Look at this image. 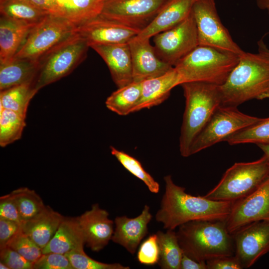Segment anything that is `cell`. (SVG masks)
I'll list each match as a JSON object with an SVG mask.
<instances>
[{
  "label": "cell",
  "instance_id": "cell-1",
  "mask_svg": "<svg viewBox=\"0 0 269 269\" xmlns=\"http://www.w3.org/2000/svg\"><path fill=\"white\" fill-rule=\"evenodd\" d=\"M163 179L165 191L155 219L163 224L164 229L174 230L190 221L224 220L228 217L232 202L188 194L184 187L174 183L170 175L165 176Z\"/></svg>",
  "mask_w": 269,
  "mask_h": 269
},
{
  "label": "cell",
  "instance_id": "cell-2",
  "mask_svg": "<svg viewBox=\"0 0 269 269\" xmlns=\"http://www.w3.org/2000/svg\"><path fill=\"white\" fill-rule=\"evenodd\" d=\"M219 90L222 106L237 107L251 100L269 99V60L244 51Z\"/></svg>",
  "mask_w": 269,
  "mask_h": 269
},
{
  "label": "cell",
  "instance_id": "cell-3",
  "mask_svg": "<svg viewBox=\"0 0 269 269\" xmlns=\"http://www.w3.org/2000/svg\"><path fill=\"white\" fill-rule=\"evenodd\" d=\"M176 235L183 253L197 261L235 255L226 220L190 221L179 226Z\"/></svg>",
  "mask_w": 269,
  "mask_h": 269
},
{
  "label": "cell",
  "instance_id": "cell-4",
  "mask_svg": "<svg viewBox=\"0 0 269 269\" xmlns=\"http://www.w3.org/2000/svg\"><path fill=\"white\" fill-rule=\"evenodd\" d=\"M185 107L179 137V150L183 157L190 155L191 145L216 109L222 105L219 85L193 81L181 85Z\"/></svg>",
  "mask_w": 269,
  "mask_h": 269
},
{
  "label": "cell",
  "instance_id": "cell-5",
  "mask_svg": "<svg viewBox=\"0 0 269 269\" xmlns=\"http://www.w3.org/2000/svg\"><path fill=\"white\" fill-rule=\"evenodd\" d=\"M239 55L205 45H198L174 67L183 83L204 82L223 84L239 62Z\"/></svg>",
  "mask_w": 269,
  "mask_h": 269
},
{
  "label": "cell",
  "instance_id": "cell-6",
  "mask_svg": "<svg viewBox=\"0 0 269 269\" xmlns=\"http://www.w3.org/2000/svg\"><path fill=\"white\" fill-rule=\"evenodd\" d=\"M269 176V162L264 156L252 162H236L204 196L213 200L233 202L252 193Z\"/></svg>",
  "mask_w": 269,
  "mask_h": 269
},
{
  "label": "cell",
  "instance_id": "cell-7",
  "mask_svg": "<svg viewBox=\"0 0 269 269\" xmlns=\"http://www.w3.org/2000/svg\"><path fill=\"white\" fill-rule=\"evenodd\" d=\"M89 47L76 32L54 47L38 61L36 89L39 91L70 74L86 58Z\"/></svg>",
  "mask_w": 269,
  "mask_h": 269
},
{
  "label": "cell",
  "instance_id": "cell-8",
  "mask_svg": "<svg viewBox=\"0 0 269 269\" xmlns=\"http://www.w3.org/2000/svg\"><path fill=\"white\" fill-rule=\"evenodd\" d=\"M76 27L65 19L49 14L31 29L14 58L38 61L54 47L75 33Z\"/></svg>",
  "mask_w": 269,
  "mask_h": 269
},
{
  "label": "cell",
  "instance_id": "cell-9",
  "mask_svg": "<svg viewBox=\"0 0 269 269\" xmlns=\"http://www.w3.org/2000/svg\"><path fill=\"white\" fill-rule=\"evenodd\" d=\"M261 119L244 114L235 107L220 106L193 141L190 155L224 141L228 136L256 123Z\"/></svg>",
  "mask_w": 269,
  "mask_h": 269
},
{
  "label": "cell",
  "instance_id": "cell-10",
  "mask_svg": "<svg viewBox=\"0 0 269 269\" xmlns=\"http://www.w3.org/2000/svg\"><path fill=\"white\" fill-rule=\"evenodd\" d=\"M191 12L196 26L199 45L238 55L244 51L234 41L222 23L214 0H195Z\"/></svg>",
  "mask_w": 269,
  "mask_h": 269
},
{
  "label": "cell",
  "instance_id": "cell-11",
  "mask_svg": "<svg viewBox=\"0 0 269 269\" xmlns=\"http://www.w3.org/2000/svg\"><path fill=\"white\" fill-rule=\"evenodd\" d=\"M153 37L156 54L162 60L172 67L199 45L192 12L179 24Z\"/></svg>",
  "mask_w": 269,
  "mask_h": 269
},
{
  "label": "cell",
  "instance_id": "cell-12",
  "mask_svg": "<svg viewBox=\"0 0 269 269\" xmlns=\"http://www.w3.org/2000/svg\"><path fill=\"white\" fill-rule=\"evenodd\" d=\"M169 0H107L100 16L140 31Z\"/></svg>",
  "mask_w": 269,
  "mask_h": 269
},
{
  "label": "cell",
  "instance_id": "cell-13",
  "mask_svg": "<svg viewBox=\"0 0 269 269\" xmlns=\"http://www.w3.org/2000/svg\"><path fill=\"white\" fill-rule=\"evenodd\" d=\"M264 220L269 221V176L252 193L233 202L226 224L232 234L247 224Z\"/></svg>",
  "mask_w": 269,
  "mask_h": 269
},
{
  "label": "cell",
  "instance_id": "cell-14",
  "mask_svg": "<svg viewBox=\"0 0 269 269\" xmlns=\"http://www.w3.org/2000/svg\"><path fill=\"white\" fill-rule=\"evenodd\" d=\"M235 255L244 269L252 267L261 257L269 252V221L247 224L232 234Z\"/></svg>",
  "mask_w": 269,
  "mask_h": 269
},
{
  "label": "cell",
  "instance_id": "cell-15",
  "mask_svg": "<svg viewBox=\"0 0 269 269\" xmlns=\"http://www.w3.org/2000/svg\"><path fill=\"white\" fill-rule=\"evenodd\" d=\"M75 32L90 47L94 44L127 43L140 31L99 15L77 26Z\"/></svg>",
  "mask_w": 269,
  "mask_h": 269
},
{
  "label": "cell",
  "instance_id": "cell-16",
  "mask_svg": "<svg viewBox=\"0 0 269 269\" xmlns=\"http://www.w3.org/2000/svg\"><path fill=\"white\" fill-rule=\"evenodd\" d=\"M133 81L142 82L160 76L173 67L162 60L150 43V38L136 36L129 42Z\"/></svg>",
  "mask_w": 269,
  "mask_h": 269
},
{
  "label": "cell",
  "instance_id": "cell-17",
  "mask_svg": "<svg viewBox=\"0 0 269 269\" xmlns=\"http://www.w3.org/2000/svg\"><path fill=\"white\" fill-rule=\"evenodd\" d=\"M84 238L85 243L94 252H99L111 240L114 222L109 218L108 212L93 204L90 210L76 217Z\"/></svg>",
  "mask_w": 269,
  "mask_h": 269
},
{
  "label": "cell",
  "instance_id": "cell-18",
  "mask_svg": "<svg viewBox=\"0 0 269 269\" xmlns=\"http://www.w3.org/2000/svg\"><path fill=\"white\" fill-rule=\"evenodd\" d=\"M152 216L150 207L145 205L137 217L130 218L126 216L117 217L114 220L115 228L111 240L134 255L142 240L148 233V224Z\"/></svg>",
  "mask_w": 269,
  "mask_h": 269
},
{
  "label": "cell",
  "instance_id": "cell-19",
  "mask_svg": "<svg viewBox=\"0 0 269 269\" xmlns=\"http://www.w3.org/2000/svg\"><path fill=\"white\" fill-rule=\"evenodd\" d=\"M90 47L104 60L118 88L134 81L132 55L129 43L94 44Z\"/></svg>",
  "mask_w": 269,
  "mask_h": 269
},
{
  "label": "cell",
  "instance_id": "cell-20",
  "mask_svg": "<svg viewBox=\"0 0 269 269\" xmlns=\"http://www.w3.org/2000/svg\"><path fill=\"white\" fill-rule=\"evenodd\" d=\"M183 83L181 76L174 67L160 76L142 81L141 96L133 113L161 104L173 88Z\"/></svg>",
  "mask_w": 269,
  "mask_h": 269
},
{
  "label": "cell",
  "instance_id": "cell-21",
  "mask_svg": "<svg viewBox=\"0 0 269 269\" xmlns=\"http://www.w3.org/2000/svg\"><path fill=\"white\" fill-rule=\"evenodd\" d=\"M195 0H169L152 21L137 36L151 38L179 24L190 14Z\"/></svg>",
  "mask_w": 269,
  "mask_h": 269
},
{
  "label": "cell",
  "instance_id": "cell-22",
  "mask_svg": "<svg viewBox=\"0 0 269 269\" xmlns=\"http://www.w3.org/2000/svg\"><path fill=\"white\" fill-rule=\"evenodd\" d=\"M35 25L0 16V64L8 62L15 57Z\"/></svg>",
  "mask_w": 269,
  "mask_h": 269
},
{
  "label": "cell",
  "instance_id": "cell-23",
  "mask_svg": "<svg viewBox=\"0 0 269 269\" xmlns=\"http://www.w3.org/2000/svg\"><path fill=\"white\" fill-rule=\"evenodd\" d=\"M107 0H56L51 14L78 26L99 16Z\"/></svg>",
  "mask_w": 269,
  "mask_h": 269
},
{
  "label": "cell",
  "instance_id": "cell-24",
  "mask_svg": "<svg viewBox=\"0 0 269 269\" xmlns=\"http://www.w3.org/2000/svg\"><path fill=\"white\" fill-rule=\"evenodd\" d=\"M64 218L46 206L37 215L23 222L22 230L42 249L52 239Z\"/></svg>",
  "mask_w": 269,
  "mask_h": 269
},
{
  "label": "cell",
  "instance_id": "cell-25",
  "mask_svg": "<svg viewBox=\"0 0 269 269\" xmlns=\"http://www.w3.org/2000/svg\"><path fill=\"white\" fill-rule=\"evenodd\" d=\"M85 240L76 218L65 217L52 239L42 249V254L56 253L65 255L73 250L83 249Z\"/></svg>",
  "mask_w": 269,
  "mask_h": 269
},
{
  "label": "cell",
  "instance_id": "cell-26",
  "mask_svg": "<svg viewBox=\"0 0 269 269\" xmlns=\"http://www.w3.org/2000/svg\"><path fill=\"white\" fill-rule=\"evenodd\" d=\"M39 67L37 61L13 58L0 64V91L17 85L35 83Z\"/></svg>",
  "mask_w": 269,
  "mask_h": 269
},
{
  "label": "cell",
  "instance_id": "cell-27",
  "mask_svg": "<svg viewBox=\"0 0 269 269\" xmlns=\"http://www.w3.org/2000/svg\"><path fill=\"white\" fill-rule=\"evenodd\" d=\"M1 16L29 24H37L49 13L28 0H0Z\"/></svg>",
  "mask_w": 269,
  "mask_h": 269
},
{
  "label": "cell",
  "instance_id": "cell-28",
  "mask_svg": "<svg viewBox=\"0 0 269 269\" xmlns=\"http://www.w3.org/2000/svg\"><path fill=\"white\" fill-rule=\"evenodd\" d=\"M142 92V82L133 81L113 92L105 104L110 111L121 116L133 113L139 101Z\"/></svg>",
  "mask_w": 269,
  "mask_h": 269
},
{
  "label": "cell",
  "instance_id": "cell-29",
  "mask_svg": "<svg viewBox=\"0 0 269 269\" xmlns=\"http://www.w3.org/2000/svg\"><path fill=\"white\" fill-rule=\"evenodd\" d=\"M159 247L158 265L162 269H180L183 251L179 244L176 232L168 229L156 233Z\"/></svg>",
  "mask_w": 269,
  "mask_h": 269
},
{
  "label": "cell",
  "instance_id": "cell-30",
  "mask_svg": "<svg viewBox=\"0 0 269 269\" xmlns=\"http://www.w3.org/2000/svg\"><path fill=\"white\" fill-rule=\"evenodd\" d=\"M38 91L34 83H26L0 91V108L8 109L26 117L30 100Z\"/></svg>",
  "mask_w": 269,
  "mask_h": 269
},
{
  "label": "cell",
  "instance_id": "cell-31",
  "mask_svg": "<svg viewBox=\"0 0 269 269\" xmlns=\"http://www.w3.org/2000/svg\"><path fill=\"white\" fill-rule=\"evenodd\" d=\"M26 117L0 108V145L4 147L20 138L26 126Z\"/></svg>",
  "mask_w": 269,
  "mask_h": 269
},
{
  "label": "cell",
  "instance_id": "cell-32",
  "mask_svg": "<svg viewBox=\"0 0 269 269\" xmlns=\"http://www.w3.org/2000/svg\"><path fill=\"white\" fill-rule=\"evenodd\" d=\"M10 194L16 205L22 223L37 215L46 207L35 191L27 187L19 188Z\"/></svg>",
  "mask_w": 269,
  "mask_h": 269
},
{
  "label": "cell",
  "instance_id": "cell-33",
  "mask_svg": "<svg viewBox=\"0 0 269 269\" xmlns=\"http://www.w3.org/2000/svg\"><path fill=\"white\" fill-rule=\"evenodd\" d=\"M230 145L243 143L267 144L269 143V117L242 129L226 138Z\"/></svg>",
  "mask_w": 269,
  "mask_h": 269
},
{
  "label": "cell",
  "instance_id": "cell-34",
  "mask_svg": "<svg viewBox=\"0 0 269 269\" xmlns=\"http://www.w3.org/2000/svg\"><path fill=\"white\" fill-rule=\"evenodd\" d=\"M111 152L128 171L141 180L148 190L153 193L159 191V184L143 167L141 163L135 158L125 152L111 146Z\"/></svg>",
  "mask_w": 269,
  "mask_h": 269
},
{
  "label": "cell",
  "instance_id": "cell-35",
  "mask_svg": "<svg viewBox=\"0 0 269 269\" xmlns=\"http://www.w3.org/2000/svg\"><path fill=\"white\" fill-rule=\"evenodd\" d=\"M73 269H130L119 263L107 264L96 261L89 257L83 249L73 250L65 254Z\"/></svg>",
  "mask_w": 269,
  "mask_h": 269
},
{
  "label": "cell",
  "instance_id": "cell-36",
  "mask_svg": "<svg viewBox=\"0 0 269 269\" xmlns=\"http://www.w3.org/2000/svg\"><path fill=\"white\" fill-rule=\"evenodd\" d=\"M6 246L13 249L33 264L42 255V249L21 230Z\"/></svg>",
  "mask_w": 269,
  "mask_h": 269
},
{
  "label": "cell",
  "instance_id": "cell-37",
  "mask_svg": "<svg viewBox=\"0 0 269 269\" xmlns=\"http://www.w3.org/2000/svg\"><path fill=\"white\" fill-rule=\"evenodd\" d=\"M159 247L156 234L150 235L140 245L137 254L138 262L145 265H153L159 260Z\"/></svg>",
  "mask_w": 269,
  "mask_h": 269
},
{
  "label": "cell",
  "instance_id": "cell-38",
  "mask_svg": "<svg viewBox=\"0 0 269 269\" xmlns=\"http://www.w3.org/2000/svg\"><path fill=\"white\" fill-rule=\"evenodd\" d=\"M33 269H73L68 258L64 254H42L33 264Z\"/></svg>",
  "mask_w": 269,
  "mask_h": 269
},
{
  "label": "cell",
  "instance_id": "cell-39",
  "mask_svg": "<svg viewBox=\"0 0 269 269\" xmlns=\"http://www.w3.org/2000/svg\"><path fill=\"white\" fill-rule=\"evenodd\" d=\"M0 261L9 269H33V264L9 247L0 249Z\"/></svg>",
  "mask_w": 269,
  "mask_h": 269
},
{
  "label": "cell",
  "instance_id": "cell-40",
  "mask_svg": "<svg viewBox=\"0 0 269 269\" xmlns=\"http://www.w3.org/2000/svg\"><path fill=\"white\" fill-rule=\"evenodd\" d=\"M0 218L22 224L16 205L10 193L0 198Z\"/></svg>",
  "mask_w": 269,
  "mask_h": 269
},
{
  "label": "cell",
  "instance_id": "cell-41",
  "mask_svg": "<svg viewBox=\"0 0 269 269\" xmlns=\"http://www.w3.org/2000/svg\"><path fill=\"white\" fill-rule=\"evenodd\" d=\"M22 230V225L0 218V249L5 247L10 241Z\"/></svg>",
  "mask_w": 269,
  "mask_h": 269
},
{
  "label": "cell",
  "instance_id": "cell-42",
  "mask_svg": "<svg viewBox=\"0 0 269 269\" xmlns=\"http://www.w3.org/2000/svg\"><path fill=\"white\" fill-rule=\"evenodd\" d=\"M207 269H242L243 266L235 256H224L206 262Z\"/></svg>",
  "mask_w": 269,
  "mask_h": 269
},
{
  "label": "cell",
  "instance_id": "cell-43",
  "mask_svg": "<svg viewBox=\"0 0 269 269\" xmlns=\"http://www.w3.org/2000/svg\"><path fill=\"white\" fill-rule=\"evenodd\" d=\"M180 269H207L206 262L195 260L183 253Z\"/></svg>",
  "mask_w": 269,
  "mask_h": 269
},
{
  "label": "cell",
  "instance_id": "cell-44",
  "mask_svg": "<svg viewBox=\"0 0 269 269\" xmlns=\"http://www.w3.org/2000/svg\"><path fill=\"white\" fill-rule=\"evenodd\" d=\"M39 9L47 12L49 14L52 11L56 0H28Z\"/></svg>",
  "mask_w": 269,
  "mask_h": 269
},
{
  "label": "cell",
  "instance_id": "cell-45",
  "mask_svg": "<svg viewBox=\"0 0 269 269\" xmlns=\"http://www.w3.org/2000/svg\"><path fill=\"white\" fill-rule=\"evenodd\" d=\"M258 53L269 60V48L265 43L263 38L258 42Z\"/></svg>",
  "mask_w": 269,
  "mask_h": 269
},
{
  "label": "cell",
  "instance_id": "cell-46",
  "mask_svg": "<svg viewBox=\"0 0 269 269\" xmlns=\"http://www.w3.org/2000/svg\"><path fill=\"white\" fill-rule=\"evenodd\" d=\"M258 7L262 10L267 11L269 16V0H256Z\"/></svg>",
  "mask_w": 269,
  "mask_h": 269
},
{
  "label": "cell",
  "instance_id": "cell-47",
  "mask_svg": "<svg viewBox=\"0 0 269 269\" xmlns=\"http://www.w3.org/2000/svg\"><path fill=\"white\" fill-rule=\"evenodd\" d=\"M264 152V156L269 162V143L267 144H259L257 145Z\"/></svg>",
  "mask_w": 269,
  "mask_h": 269
},
{
  "label": "cell",
  "instance_id": "cell-48",
  "mask_svg": "<svg viewBox=\"0 0 269 269\" xmlns=\"http://www.w3.org/2000/svg\"><path fill=\"white\" fill-rule=\"evenodd\" d=\"M0 269H9V268L4 263L0 261Z\"/></svg>",
  "mask_w": 269,
  "mask_h": 269
}]
</instances>
